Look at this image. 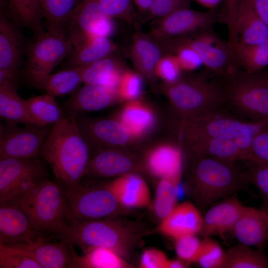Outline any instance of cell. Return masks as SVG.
Returning a JSON list of instances; mask_svg holds the SVG:
<instances>
[{"label":"cell","mask_w":268,"mask_h":268,"mask_svg":"<svg viewBox=\"0 0 268 268\" xmlns=\"http://www.w3.org/2000/svg\"><path fill=\"white\" fill-rule=\"evenodd\" d=\"M197 157H207L234 162L239 150L233 139L188 136Z\"/></svg>","instance_id":"28"},{"label":"cell","mask_w":268,"mask_h":268,"mask_svg":"<svg viewBox=\"0 0 268 268\" xmlns=\"http://www.w3.org/2000/svg\"><path fill=\"white\" fill-rule=\"evenodd\" d=\"M44 175L36 158H0V203L15 201Z\"/></svg>","instance_id":"11"},{"label":"cell","mask_w":268,"mask_h":268,"mask_svg":"<svg viewBox=\"0 0 268 268\" xmlns=\"http://www.w3.org/2000/svg\"><path fill=\"white\" fill-rule=\"evenodd\" d=\"M140 14L145 15L150 9L154 0H132Z\"/></svg>","instance_id":"52"},{"label":"cell","mask_w":268,"mask_h":268,"mask_svg":"<svg viewBox=\"0 0 268 268\" xmlns=\"http://www.w3.org/2000/svg\"><path fill=\"white\" fill-rule=\"evenodd\" d=\"M167 260L162 251L148 249L142 253L139 266L141 268H164Z\"/></svg>","instance_id":"50"},{"label":"cell","mask_w":268,"mask_h":268,"mask_svg":"<svg viewBox=\"0 0 268 268\" xmlns=\"http://www.w3.org/2000/svg\"><path fill=\"white\" fill-rule=\"evenodd\" d=\"M209 10L215 9L223 0H194Z\"/></svg>","instance_id":"53"},{"label":"cell","mask_w":268,"mask_h":268,"mask_svg":"<svg viewBox=\"0 0 268 268\" xmlns=\"http://www.w3.org/2000/svg\"><path fill=\"white\" fill-rule=\"evenodd\" d=\"M114 218L70 222L65 225L59 235L62 240L77 246L83 253L103 247L126 257L137 241L139 233L134 226Z\"/></svg>","instance_id":"3"},{"label":"cell","mask_w":268,"mask_h":268,"mask_svg":"<svg viewBox=\"0 0 268 268\" xmlns=\"http://www.w3.org/2000/svg\"><path fill=\"white\" fill-rule=\"evenodd\" d=\"M40 0L48 30L65 33L67 21L76 6V0Z\"/></svg>","instance_id":"38"},{"label":"cell","mask_w":268,"mask_h":268,"mask_svg":"<svg viewBox=\"0 0 268 268\" xmlns=\"http://www.w3.org/2000/svg\"><path fill=\"white\" fill-rule=\"evenodd\" d=\"M26 213L37 231L59 235L66 219V201L63 188L43 178L14 201Z\"/></svg>","instance_id":"5"},{"label":"cell","mask_w":268,"mask_h":268,"mask_svg":"<svg viewBox=\"0 0 268 268\" xmlns=\"http://www.w3.org/2000/svg\"><path fill=\"white\" fill-rule=\"evenodd\" d=\"M72 48L64 32L48 30L38 36L29 48L25 69L30 82L42 89L53 69Z\"/></svg>","instance_id":"8"},{"label":"cell","mask_w":268,"mask_h":268,"mask_svg":"<svg viewBox=\"0 0 268 268\" xmlns=\"http://www.w3.org/2000/svg\"><path fill=\"white\" fill-rule=\"evenodd\" d=\"M179 183L169 179H161L156 190L154 209L161 220L166 217L177 205Z\"/></svg>","instance_id":"40"},{"label":"cell","mask_w":268,"mask_h":268,"mask_svg":"<svg viewBox=\"0 0 268 268\" xmlns=\"http://www.w3.org/2000/svg\"><path fill=\"white\" fill-rule=\"evenodd\" d=\"M245 173L248 183L254 185L260 194L262 203L261 208L268 210V164L250 163V168Z\"/></svg>","instance_id":"43"},{"label":"cell","mask_w":268,"mask_h":268,"mask_svg":"<svg viewBox=\"0 0 268 268\" xmlns=\"http://www.w3.org/2000/svg\"><path fill=\"white\" fill-rule=\"evenodd\" d=\"M232 232L240 243L262 249L268 237V210L244 206Z\"/></svg>","instance_id":"19"},{"label":"cell","mask_w":268,"mask_h":268,"mask_svg":"<svg viewBox=\"0 0 268 268\" xmlns=\"http://www.w3.org/2000/svg\"><path fill=\"white\" fill-rule=\"evenodd\" d=\"M115 195L124 207L141 208L147 206L150 202L149 189L146 182L134 174L119 177L106 186Z\"/></svg>","instance_id":"21"},{"label":"cell","mask_w":268,"mask_h":268,"mask_svg":"<svg viewBox=\"0 0 268 268\" xmlns=\"http://www.w3.org/2000/svg\"><path fill=\"white\" fill-rule=\"evenodd\" d=\"M195 34L174 38L194 50L208 71L222 77L234 69L240 68L232 45L218 37L210 27Z\"/></svg>","instance_id":"9"},{"label":"cell","mask_w":268,"mask_h":268,"mask_svg":"<svg viewBox=\"0 0 268 268\" xmlns=\"http://www.w3.org/2000/svg\"><path fill=\"white\" fill-rule=\"evenodd\" d=\"M197 158L191 175V192L201 209L247 187L245 172L234 162L212 157Z\"/></svg>","instance_id":"2"},{"label":"cell","mask_w":268,"mask_h":268,"mask_svg":"<svg viewBox=\"0 0 268 268\" xmlns=\"http://www.w3.org/2000/svg\"><path fill=\"white\" fill-rule=\"evenodd\" d=\"M258 123L239 120L218 109L189 117L185 126L187 136L234 139Z\"/></svg>","instance_id":"14"},{"label":"cell","mask_w":268,"mask_h":268,"mask_svg":"<svg viewBox=\"0 0 268 268\" xmlns=\"http://www.w3.org/2000/svg\"><path fill=\"white\" fill-rule=\"evenodd\" d=\"M229 40L235 43L254 45L268 39V26L253 7L249 0H238L231 26Z\"/></svg>","instance_id":"15"},{"label":"cell","mask_w":268,"mask_h":268,"mask_svg":"<svg viewBox=\"0 0 268 268\" xmlns=\"http://www.w3.org/2000/svg\"><path fill=\"white\" fill-rule=\"evenodd\" d=\"M191 0H154L150 9L143 16V21L156 19L178 10L188 8Z\"/></svg>","instance_id":"47"},{"label":"cell","mask_w":268,"mask_h":268,"mask_svg":"<svg viewBox=\"0 0 268 268\" xmlns=\"http://www.w3.org/2000/svg\"><path fill=\"white\" fill-rule=\"evenodd\" d=\"M39 154L64 186L81 183L89 163V153L75 117H66L50 128Z\"/></svg>","instance_id":"1"},{"label":"cell","mask_w":268,"mask_h":268,"mask_svg":"<svg viewBox=\"0 0 268 268\" xmlns=\"http://www.w3.org/2000/svg\"><path fill=\"white\" fill-rule=\"evenodd\" d=\"M0 268H41L33 259L21 249L0 243Z\"/></svg>","instance_id":"41"},{"label":"cell","mask_w":268,"mask_h":268,"mask_svg":"<svg viewBox=\"0 0 268 268\" xmlns=\"http://www.w3.org/2000/svg\"><path fill=\"white\" fill-rule=\"evenodd\" d=\"M243 207L235 196L226 198L207 210L199 234L203 238L215 235L224 238L226 233L232 232Z\"/></svg>","instance_id":"18"},{"label":"cell","mask_w":268,"mask_h":268,"mask_svg":"<svg viewBox=\"0 0 268 268\" xmlns=\"http://www.w3.org/2000/svg\"><path fill=\"white\" fill-rule=\"evenodd\" d=\"M121 62L112 55L83 67L85 84L99 85L117 92L122 72Z\"/></svg>","instance_id":"25"},{"label":"cell","mask_w":268,"mask_h":268,"mask_svg":"<svg viewBox=\"0 0 268 268\" xmlns=\"http://www.w3.org/2000/svg\"><path fill=\"white\" fill-rule=\"evenodd\" d=\"M20 56L18 37L14 27L1 15L0 18V69L15 78Z\"/></svg>","instance_id":"30"},{"label":"cell","mask_w":268,"mask_h":268,"mask_svg":"<svg viewBox=\"0 0 268 268\" xmlns=\"http://www.w3.org/2000/svg\"><path fill=\"white\" fill-rule=\"evenodd\" d=\"M142 90V79L140 76L133 71L123 72L117 88V94L122 98L133 100L137 98Z\"/></svg>","instance_id":"48"},{"label":"cell","mask_w":268,"mask_h":268,"mask_svg":"<svg viewBox=\"0 0 268 268\" xmlns=\"http://www.w3.org/2000/svg\"><path fill=\"white\" fill-rule=\"evenodd\" d=\"M120 255L103 247L93 249L78 256L75 253L69 268H131Z\"/></svg>","instance_id":"34"},{"label":"cell","mask_w":268,"mask_h":268,"mask_svg":"<svg viewBox=\"0 0 268 268\" xmlns=\"http://www.w3.org/2000/svg\"><path fill=\"white\" fill-rule=\"evenodd\" d=\"M232 46L238 65L244 70L255 73L268 66V39L257 45L235 43Z\"/></svg>","instance_id":"36"},{"label":"cell","mask_w":268,"mask_h":268,"mask_svg":"<svg viewBox=\"0 0 268 268\" xmlns=\"http://www.w3.org/2000/svg\"><path fill=\"white\" fill-rule=\"evenodd\" d=\"M22 128L10 124L1 126L0 158H35L50 129L36 124Z\"/></svg>","instance_id":"13"},{"label":"cell","mask_w":268,"mask_h":268,"mask_svg":"<svg viewBox=\"0 0 268 268\" xmlns=\"http://www.w3.org/2000/svg\"><path fill=\"white\" fill-rule=\"evenodd\" d=\"M267 241H268V238H267Z\"/></svg>","instance_id":"55"},{"label":"cell","mask_w":268,"mask_h":268,"mask_svg":"<svg viewBox=\"0 0 268 268\" xmlns=\"http://www.w3.org/2000/svg\"><path fill=\"white\" fill-rule=\"evenodd\" d=\"M147 163L150 171L155 176L179 183L182 156L178 148L169 145L159 147L150 153Z\"/></svg>","instance_id":"26"},{"label":"cell","mask_w":268,"mask_h":268,"mask_svg":"<svg viewBox=\"0 0 268 268\" xmlns=\"http://www.w3.org/2000/svg\"><path fill=\"white\" fill-rule=\"evenodd\" d=\"M54 97L46 93L24 100L31 116L37 125H54L66 117L56 103Z\"/></svg>","instance_id":"32"},{"label":"cell","mask_w":268,"mask_h":268,"mask_svg":"<svg viewBox=\"0 0 268 268\" xmlns=\"http://www.w3.org/2000/svg\"><path fill=\"white\" fill-rule=\"evenodd\" d=\"M0 116L10 124L37 125L13 82L0 84Z\"/></svg>","instance_id":"27"},{"label":"cell","mask_w":268,"mask_h":268,"mask_svg":"<svg viewBox=\"0 0 268 268\" xmlns=\"http://www.w3.org/2000/svg\"><path fill=\"white\" fill-rule=\"evenodd\" d=\"M201 241L196 236L188 235L175 239V248L178 257L187 264L196 263Z\"/></svg>","instance_id":"46"},{"label":"cell","mask_w":268,"mask_h":268,"mask_svg":"<svg viewBox=\"0 0 268 268\" xmlns=\"http://www.w3.org/2000/svg\"><path fill=\"white\" fill-rule=\"evenodd\" d=\"M73 47L95 37H107L115 31L114 18L109 16L97 0H84L71 12L66 28Z\"/></svg>","instance_id":"10"},{"label":"cell","mask_w":268,"mask_h":268,"mask_svg":"<svg viewBox=\"0 0 268 268\" xmlns=\"http://www.w3.org/2000/svg\"><path fill=\"white\" fill-rule=\"evenodd\" d=\"M83 67H73L51 74L43 89L54 97L73 92L83 82Z\"/></svg>","instance_id":"37"},{"label":"cell","mask_w":268,"mask_h":268,"mask_svg":"<svg viewBox=\"0 0 268 268\" xmlns=\"http://www.w3.org/2000/svg\"><path fill=\"white\" fill-rule=\"evenodd\" d=\"M8 10L17 23L32 30L37 37L44 32L40 0H8Z\"/></svg>","instance_id":"31"},{"label":"cell","mask_w":268,"mask_h":268,"mask_svg":"<svg viewBox=\"0 0 268 268\" xmlns=\"http://www.w3.org/2000/svg\"><path fill=\"white\" fill-rule=\"evenodd\" d=\"M116 49V45L108 38H90L73 47L66 65L67 68L85 67L112 55Z\"/></svg>","instance_id":"24"},{"label":"cell","mask_w":268,"mask_h":268,"mask_svg":"<svg viewBox=\"0 0 268 268\" xmlns=\"http://www.w3.org/2000/svg\"><path fill=\"white\" fill-rule=\"evenodd\" d=\"M80 131L89 133L96 140L109 144H121L129 139L130 133L122 124L111 120L88 122L81 117H76Z\"/></svg>","instance_id":"29"},{"label":"cell","mask_w":268,"mask_h":268,"mask_svg":"<svg viewBox=\"0 0 268 268\" xmlns=\"http://www.w3.org/2000/svg\"><path fill=\"white\" fill-rule=\"evenodd\" d=\"M183 70L176 56L165 54L159 61L156 68V74L166 83H171L181 77Z\"/></svg>","instance_id":"49"},{"label":"cell","mask_w":268,"mask_h":268,"mask_svg":"<svg viewBox=\"0 0 268 268\" xmlns=\"http://www.w3.org/2000/svg\"><path fill=\"white\" fill-rule=\"evenodd\" d=\"M199 209L192 203L185 201L177 204L171 213L162 220L160 230L175 239L199 234L202 224Z\"/></svg>","instance_id":"20"},{"label":"cell","mask_w":268,"mask_h":268,"mask_svg":"<svg viewBox=\"0 0 268 268\" xmlns=\"http://www.w3.org/2000/svg\"><path fill=\"white\" fill-rule=\"evenodd\" d=\"M132 166L131 160L126 156L112 150H104L89 162L84 175L90 173L100 176H114L127 172Z\"/></svg>","instance_id":"33"},{"label":"cell","mask_w":268,"mask_h":268,"mask_svg":"<svg viewBox=\"0 0 268 268\" xmlns=\"http://www.w3.org/2000/svg\"><path fill=\"white\" fill-rule=\"evenodd\" d=\"M221 18L224 20L215 9L203 12L189 7L182 8L154 19L151 25L150 36L166 39L188 35L211 27Z\"/></svg>","instance_id":"12"},{"label":"cell","mask_w":268,"mask_h":268,"mask_svg":"<svg viewBox=\"0 0 268 268\" xmlns=\"http://www.w3.org/2000/svg\"><path fill=\"white\" fill-rule=\"evenodd\" d=\"M253 7L268 26V0H249Z\"/></svg>","instance_id":"51"},{"label":"cell","mask_w":268,"mask_h":268,"mask_svg":"<svg viewBox=\"0 0 268 268\" xmlns=\"http://www.w3.org/2000/svg\"><path fill=\"white\" fill-rule=\"evenodd\" d=\"M222 268H268V257L260 250L240 243L229 248Z\"/></svg>","instance_id":"35"},{"label":"cell","mask_w":268,"mask_h":268,"mask_svg":"<svg viewBox=\"0 0 268 268\" xmlns=\"http://www.w3.org/2000/svg\"><path fill=\"white\" fill-rule=\"evenodd\" d=\"M0 243L26 244L37 240V231L26 213L15 202L0 203Z\"/></svg>","instance_id":"16"},{"label":"cell","mask_w":268,"mask_h":268,"mask_svg":"<svg viewBox=\"0 0 268 268\" xmlns=\"http://www.w3.org/2000/svg\"><path fill=\"white\" fill-rule=\"evenodd\" d=\"M12 245L35 260L41 268H69L75 254L73 245L62 239L52 243L39 238L30 243Z\"/></svg>","instance_id":"17"},{"label":"cell","mask_w":268,"mask_h":268,"mask_svg":"<svg viewBox=\"0 0 268 268\" xmlns=\"http://www.w3.org/2000/svg\"><path fill=\"white\" fill-rule=\"evenodd\" d=\"M164 90L173 104L189 117L220 109L225 103L220 82L205 74L166 83Z\"/></svg>","instance_id":"6"},{"label":"cell","mask_w":268,"mask_h":268,"mask_svg":"<svg viewBox=\"0 0 268 268\" xmlns=\"http://www.w3.org/2000/svg\"><path fill=\"white\" fill-rule=\"evenodd\" d=\"M187 264L182 260H167L164 268H184L187 267Z\"/></svg>","instance_id":"54"},{"label":"cell","mask_w":268,"mask_h":268,"mask_svg":"<svg viewBox=\"0 0 268 268\" xmlns=\"http://www.w3.org/2000/svg\"><path fill=\"white\" fill-rule=\"evenodd\" d=\"M164 53L159 44L150 35L137 32L134 36L130 56L136 69L148 78L156 74L157 65Z\"/></svg>","instance_id":"23"},{"label":"cell","mask_w":268,"mask_h":268,"mask_svg":"<svg viewBox=\"0 0 268 268\" xmlns=\"http://www.w3.org/2000/svg\"><path fill=\"white\" fill-rule=\"evenodd\" d=\"M69 222L113 218L126 208L106 187H89L81 184L63 188Z\"/></svg>","instance_id":"7"},{"label":"cell","mask_w":268,"mask_h":268,"mask_svg":"<svg viewBox=\"0 0 268 268\" xmlns=\"http://www.w3.org/2000/svg\"><path fill=\"white\" fill-rule=\"evenodd\" d=\"M246 161L268 164V123L263 125L256 133Z\"/></svg>","instance_id":"45"},{"label":"cell","mask_w":268,"mask_h":268,"mask_svg":"<svg viewBox=\"0 0 268 268\" xmlns=\"http://www.w3.org/2000/svg\"><path fill=\"white\" fill-rule=\"evenodd\" d=\"M121 120L130 134L138 135L151 126L153 117L151 112L142 104L138 102H132L125 107Z\"/></svg>","instance_id":"39"},{"label":"cell","mask_w":268,"mask_h":268,"mask_svg":"<svg viewBox=\"0 0 268 268\" xmlns=\"http://www.w3.org/2000/svg\"><path fill=\"white\" fill-rule=\"evenodd\" d=\"M221 77L225 103L251 122L268 123V70L238 68Z\"/></svg>","instance_id":"4"},{"label":"cell","mask_w":268,"mask_h":268,"mask_svg":"<svg viewBox=\"0 0 268 268\" xmlns=\"http://www.w3.org/2000/svg\"><path fill=\"white\" fill-rule=\"evenodd\" d=\"M225 256V252L217 242L204 237L195 263L202 268H222Z\"/></svg>","instance_id":"42"},{"label":"cell","mask_w":268,"mask_h":268,"mask_svg":"<svg viewBox=\"0 0 268 268\" xmlns=\"http://www.w3.org/2000/svg\"><path fill=\"white\" fill-rule=\"evenodd\" d=\"M117 94V92L103 86L85 84L74 92L65 107L69 116L76 117L82 111H98L105 108L113 102Z\"/></svg>","instance_id":"22"},{"label":"cell","mask_w":268,"mask_h":268,"mask_svg":"<svg viewBox=\"0 0 268 268\" xmlns=\"http://www.w3.org/2000/svg\"><path fill=\"white\" fill-rule=\"evenodd\" d=\"M107 14L113 18L132 24L135 21L136 13L132 0H97Z\"/></svg>","instance_id":"44"}]
</instances>
